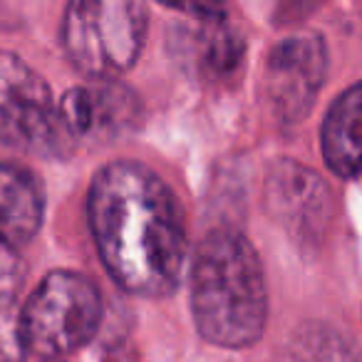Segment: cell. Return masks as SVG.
Segmentation results:
<instances>
[{"mask_svg":"<svg viewBox=\"0 0 362 362\" xmlns=\"http://www.w3.org/2000/svg\"><path fill=\"white\" fill-rule=\"evenodd\" d=\"M45 199L25 166L0 161V243L21 251L42 223Z\"/></svg>","mask_w":362,"mask_h":362,"instance_id":"9","label":"cell"},{"mask_svg":"<svg viewBox=\"0 0 362 362\" xmlns=\"http://www.w3.org/2000/svg\"><path fill=\"white\" fill-rule=\"evenodd\" d=\"M25 352L16 308L13 303H0V362H23Z\"/></svg>","mask_w":362,"mask_h":362,"instance_id":"13","label":"cell"},{"mask_svg":"<svg viewBox=\"0 0 362 362\" xmlns=\"http://www.w3.org/2000/svg\"><path fill=\"white\" fill-rule=\"evenodd\" d=\"M146 35L144 0H70L62 45L92 80H115L136 62Z\"/></svg>","mask_w":362,"mask_h":362,"instance_id":"3","label":"cell"},{"mask_svg":"<svg viewBox=\"0 0 362 362\" xmlns=\"http://www.w3.org/2000/svg\"><path fill=\"white\" fill-rule=\"evenodd\" d=\"M0 141L35 156H62L70 149L50 87L13 52H0Z\"/></svg>","mask_w":362,"mask_h":362,"instance_id":"5","label":"cell"},{"mask_svg":"<svg viewBox=\"0 0 362 362\" xmlns=\"http://www.w3.org/2000/svg\"><path fill=\"white\" fill-rule=\"evenodd\" d=\"M42 362H62V360H42Z\"/></svg>","mask_w":362,"mask_h":362,"instance_id":"16","label":"cell"},{"mask_svg":"<svg viewBox=\"0 0 362 362\" xmlns=\"http://www.w3.org/2000/svg\"><path fill=\"white\" fill-rule=\"evenodd\" d=\"M266 206L298 241H317L330 226V189L315 171L298 161H273L266 176Z\"/></svg>","mask_w":362,"mask_h":362,"instance_id":"7","label":"cell"},{"mask_svg":"<svg viewBox=\"0 0 362 362\" xmlns=\"http://www.w3.org/2000/svg\"><path fill=\"white\" fill-rule=\"evenodd\" d=\"M243 50H246L243 37L238 35L236 30H231V28L221 25L211 35V42H209L204 60H206L209 70L218 72V75H228V72L241 62Z\"/></svg>","mask_w":362,"mask_h":362,"instance_id":"12","label":"cell"},{"mask_svg":"<svg viewBox=\"0 0 362 362\" xmlns=\"http://www.w3.org/2000/svg\"><path fill=\"white\" fill-rule=\"evenodd\" d=\"M23 283L21 251L0 243V303H13Z\"/></svg>","mask_w":362,"mask_h":362,"instance_id":"14","label":"cell"},{"mask_svg":"<svg viewBox=\"0 0 362 362\" xmlns=\"http://www.w3.org/2000/svg\"><path fill=\"white\" fill-rule=\"evenodd\" d=\"M192 313L204 340L251 347L268 320V291L256 248L238 231L218 228L199 246L192 266Z\"/></svg>","mask_w":362,"mask_h":362,"instance_id":"2","label":"cell"},{"mask_svg":"<svg viewBox=\"0 0 362 362\" xmlns=\"http://www.w3.org/2000/svg\"><path fill=\"white\" fill-rule=\"evenodd\" d=\"M92 236L112 281L134 296H166L181 281L187 236L174 194L151 169L115 161L87 199Z\"/></svg>","mask_w":362,"mask_h":362,"instance_id":"1","label":"cell"},{"mask_svg":"<svg viewBox=\"0 0 362 362\" xmlns=\"http://www.w3.org/2000/svg\"><path fill=\"white\" fill-rule=\"evenodd\" d=\"M159 3L206 23H221L226 16V0H159Z\"/></svg>","mask_w":362,"mask_h":362,"instance_id":"15","label":"cell"},{"mask_svg":"<svg viewBox=\"0 0 362 362\" xmlns=\"http://www.w3.org/2000/svg\"><path fill=\"white\" fill-rule=\"evenodd\" d=\"M286 362H360L352 345L330 325L310 322L293 332L286 345Z\"/></svg>","mask_w":362,"mask_h":362,"instance_id":"11","label":"cell"},{"mask_svg":"<svg viewBox=\"0 0 362 362\" xmlns=\"http://www.w3.org/2000/svg\"><path fill=\"white\" fill-rule=\"evenodd\" d=\"M322 156L337 176L362 171V82L332 102L322 124Z\"/></svg>","mask_w":362,"mask_h":362,"instance_id":"10","label":"cell"},{"mask_svg":"<svg viewBox=\"0 0 362 362\" xmlns=\"http://www.w3.org/2000/svg\"><path fill=\"white\" fill-rule=\"evenodd\" d=\"M25 350L42 360H60L85 347L102 322L97 286L75 271H52L18 313Z\"/></svg>","mask_w":362,"mask_h":362,"instance_id":"4","label":"cell"},{"mask_svg":"<svg viewBox=\"0 0 362 362\" xmlns=\"http://www.w3.org/2000/svg\"><path fill=\"white\" fill-rule=\"evenodd\" d=\"M57 110L70 139H117L134 129L141 117L136 95L117 80H92L72 87Z\"/></svg>","mask_w":362,"mask_h":362,"instance_id":"8","label":"cell"},{"mask_svg":"<svg viewBox=\"0 0 362 362\" xmlns=\"http://www.w3.org/2000/svg\"><path fill=\"white\" fill-rule=\"evenodd\" d=\"M327 72V50L317 33H296L271 50L266 95L281 122H300L313 110Z\"/></svg>","mask_w":362,"mask_h":362,"instance_id":"6","label":"cell"}]
</instances>
